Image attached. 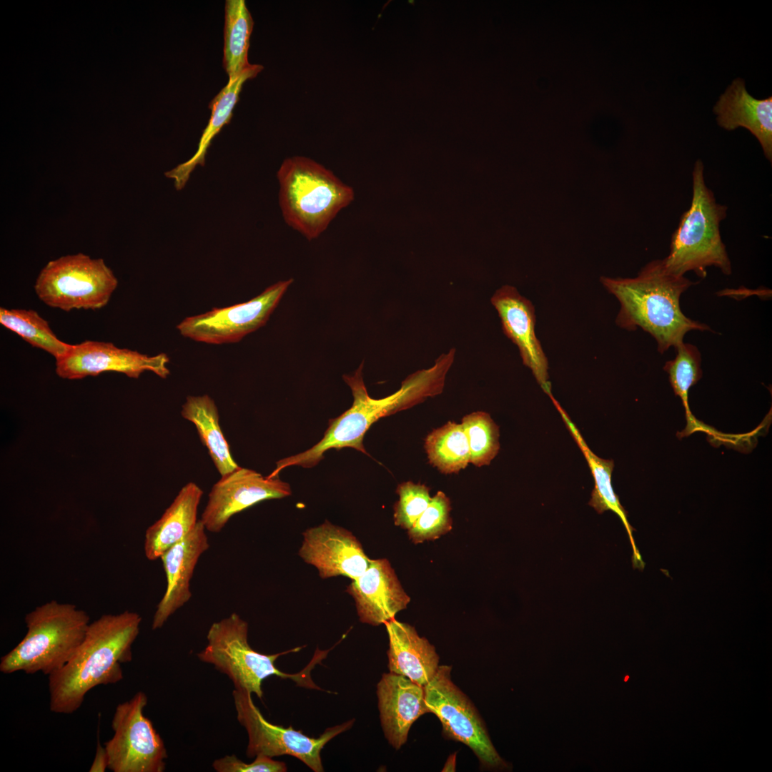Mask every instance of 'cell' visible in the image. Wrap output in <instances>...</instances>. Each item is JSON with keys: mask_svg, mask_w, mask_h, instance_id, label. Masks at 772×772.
Listing matches in <instances>:
<instances>
[{"mask_svg": "<svg viewBox=\"0 0 772 772\" xmlns=\"http://www.w3.org/2000/svg\"><path fill=\"white\" fill-rule=\"evenodd\" d=\"M456 754L457 753H454L447 758L442 771H455Z\"/></svg>", "mask_w": 772, "mask_h": 772, "instance_id": "e575fe53", "label": "cell"}, {"mask_svg": "<svg viewBox=\"0 0 772 772\" xmlns=\"http://www.w3.org/2000/svg\"><path fill=\"white\" fill-rule=\"evenodd\" d=\"M291 493L290 485L278 476L264 477L239 466L213 485L200 520L206 530L219 533L235 514L261 501L283 498Z\"/></svg>", "mask_w": 772, "mask_h": 772, "instance_id": "5bb4252c", "label": "cell"}, {"mask_svg": "<svg viewBox=\"0 0 772 772\" xmlns=\"http://www.w3.org/2000/svg\"><path fill=\"white\" fill-rule=\"evenodd\" d=\"M461 424L469 444L470 463L477 467L489 465L500 450L498 426L482 411L464 416Z\"/></svg>", "mask_w": 772, "mask_h": 772, "instance_id": "f1b7e54d", "label": "cell"}, {"mask_svg": "<svg viewBox=\"0 0 772 772\" xmlns=\"http://www.w3.org/2000/svg\"><path fill=\"white\" fill-rule=\"evenodd\" d=\"M292 282L279 281L246 302L188 317L177 329L185 337L207 344L239 342L265 325Z\"/></svg>", "mask_w": 772, "mask_h": 772, "instance_id": "7c38bea8", "label": "cell"}, {"mask_svg": "<svg viewBox=\"0 0 772 772\" xmlns=\"http://www.w3.org/2000/svg\"><path fill=\"white\" fill-rule=\"evenodd\" d=\"M0 323L31 346L46 351L56 360L64 356L72 345L60 340L49 322L33 310L1 307Z\"/></svg>", "mask_w": 772, "mask_h": 772, "instance_id": "83f0119b", "label": "cell"}, {"mask_svg": "<svg viewBox=\"0 0 772 772\" xmlns=\"http://www.w3.org/2000/svg\"><path fill=\"white\" fill-rule=\"evenodd\" d=\"M500 318L505 335L515 344L523 364L529 367L543 391L550 397L548 363L535 335V315L533 304L513 286L504 285L491 298Z\"/></svg>", "mask_w": 772, "mask_h": 772, "instance_id": "2e32d148", "label": "cell"}, {"mask_svg": "<svg viewBox=\"0 0 772 772\" xmlns=\"http://www.w3.org/2000/svg\"><path fill=\"white\" fill-rule=\"evenodd\" d=\"M117 285V278L103 259L78 253L49 261L40 271L34 290L48 306L68 312L101 309Z\"/></svg>", "mask_w": 772, "mask_h": 772, "instance_id": "ba28073f", "label": "cell"}, {"mask_svg": "<svg viewBox=\"0 0 772 772\" xmlns=\"http://www.w3.org/2000/svg\"><path fill=\"white\" fill-rule=\"evenodd\" d=\"M389 640V672L403 676L422 686L427 685L439 668V655L427 638L408 623L395 618L385 624Z\"/></svg>", "mask_w": 772, "mask_h": 772, "instance_id": "44dd1931", "label": "cell"}, {"mask_svg": "<svg viewBox=\"0 0 772 772\" xmlns=\"http://www.w3.org/2000/svg\"><path fill=\"white\" fill-rule=\"evenodd\" d=\"M27 631L22 640L0 659V671H22L49 676L61 669L83 641L90 617L71 603L46 602L24 618Z\"/></svg>", "mask_w": 772, "mask_h": 772, "instance_id": "5b68a950", "label": "cell"}, {"mask_svg": "<svg viewBox=\"0 0 772 772\" xmlns=\"http://www.w3.org/2000/svg\"><path fill=\"white\" fill-rule=\"evenodd\" d=\"M169 359L164 353L148 356L112 342L86 340L72 345L69 351L56 360V372L61 378L79 380L105 372H117L138 378L151 371L162 378L169 375Z\"/></svg>", "mask_w": 772, "mask_h": 772, "instance_id": "4fadbf2b", "label": "cell"}, {"mask_svg": "<svg viewBox=\"0 0 772 772\" xmlns=\"http://www.w3.org/2000/svg\"><path fill=\"white\" fill-rule=\"evenodd\" d=\"M718 124L726 129L739 127L748 129L759 142L765 157L772 160V97L758 99L746 90L743 79L737 78L721 95L713 107Z\"/></svg>", "mask_w": 772, "mask_h": 772, "instance_id": "ffe728a7", "label": "cell"}, {"mask_svg": "<svg viewBox=\"0 0 772 772\" xmlns=\"http://www.w3.org/2000/svg\"><path fill=\"white\" fill-rule=\"evenodd\" d=\"M217 772H285L287 770L283 761L272 758L257 756L251 763L241 761L235 755H226L212 763Z\"/></svg>", "mask_w": 772, "mask_h": 772, "instance_id": "d6a6232c", "label": "cell"}, {"mask_svg": "<svg viewBox=\"0 0 772 772\" xmlns=\"http://www.w3.org/2000/svg\"><path fill=\"white\" fill-rule=\"evenodd\" d=\"M425 448L430 464L445 474L457 473L470 462L467 438L462 424L448 422L426 437Z\"/></svg>", "mask_w": 772, "mask_h": 772, "instance_id": "4316f807", "label": "cell"}, {"mask_svg": "<svg viewBox=\"0 0 772 772\" xmlns=\"http://www.w3.org/2000/svg\"><path fill=\"white\" fill-rule=\"evenodd\" d=\"M703 172V164L698 159L692 174L690 208L683 214L671 237L670 252L663 259L667 269L678 276L693 271L704 278L706 268L712 266L726 275L732 272L720 232V224L726 217L727 207L716 202L713 192L705 182Z\"/></svg>", "mask_w": 772, "mask_h": 772, "instance_id": "8992f818", "label": "cell"}, {"mask_svg": "<svg viewBox=\"0 0 772 772\" xmlns=\"http://www.w3.org/2000/svg\"><path fill=\"white\" fill-rule=\"evenodd\" d=\"M253 19L244 0L225 3L223 66L229 79L235 77L252 64L248 50Z\"/></svg>", "mask_w": 772, "mask_h": 772, "instance_id": "484cf974", "label": "cell"}, {"mask_svg": "<svg viewBox=\"0 0 772 772\" xmlns=\"http://www.w3.org/2000/svg\"><path fill=\"white\" fill-rule=\"evenodd\" d=\"M237 719L247 733L246 755L249 758L283 755L300 760L315 772H322L321 751L337 735L350 729L355 719L327 728L320 737H310L291 726L284 728L268 722L254 704L252 694L233 690Z\"/></svg>", "mask_w": 772, "mask_h": 772, "instance_id": "30bf717a", "label": "cell"}, {"mask_svg": "<svg viewBox=\"0 0 772 772\" xmlns=\"http://www.w3.org/2000/svg\"><path fill=\"white\" fill-rule=\"evenodd\" d=\"M203 494L194 482L182 488L161 518L145 533L144 550L149 560L160 558L169 548L186 538L197 526L198 507Z\"/></svg>", "mask_w": 772, "mask_h": 772, "instance_id": "7402d4cb", "label": "cell"}, {"mask_svg": "<svg viewBox=\"0 0 772 772\" xmlns=\"http://www.w3.org/2000/svg\"><path fill=\"white\" fill-rule=\"evenodd\" d=\"M262 69V65L252 64L238 76L229 79L227 85L209 103L211 117L202 132L197 150L187 161L164 173L167 177L174 181L176 189L181 190L185 187L197 166L204 165L206 154L212 139L232 117L243 84L248 79L254 78Z\"/></svg>", "mask_w": 772, "mask_h": 772, "instance_id": "603a6c76", "label": "cell"}, {"mask_svg": "<svg viewBox=\"0 0 772 772\" xmlns=\"http://www.w3.org/2000/svg\"><path fill=\"white\" fill-rule=\"evenodd\" d=\"M141 622L139 614L125 610L102 615L90 623L74 656L48 676L50 711L73 713L93 688L122 681L121 664L132 659V646Z\"/></svg>", "mask_w": 772, "mask_h": 772, "instance_id": "6da1fadb", "label": "cell"}, {"mask_svg": "<svg viewBox=\"0 0 772 772\" xmlns=\"http://www.w3.org/2000/svg\"><path fill=\"white\" fill-rule=\"evenodd\" d=\"M181 415L195 425L202 442L207 448L221 476L239 467L231 455L229 445L220 427L217 407L208 395L188 396L182 407Z\"/></svg>", "mask_w": 772, "mask_h": 772, "instance_id": "d4e9b609", "label": "cell"}, {"mask_svg": "<svg viewBox=\"0 0 772 772\" xmlns=\"http://www.w3.org/2000/svg\"><path fill=\"white\" fill-rule=\"evenodd\" d=\"M450 501L446 495L438 491L408 530V536L415 544L434 540L451 530L452 520L450 515Z\"/></svg>", "mask_w": 772, "mask_h": 772, "instance_id": "4dcf8cb0", "label": "cell"}, {"mask_svg": "<svg viewBox=\"0 0 772 772\" xmlns=\"http://www.w3.org/2000/svg\"><path fill=\"white\" fill-rule=\"evenodd\" d=\"M148 698L143 691L117 706L114 735L104 743L108 769L113 772H163L168 757L163 739L144 715Z\"/></svg>", "mask_w": 772, "mask_h": 772, "instance_id": "8fae6325", "label": "cell"}, {"mask_svg": "<svg viewBox=\"0 0 772 772\" xmlns=\"http://www.w3.org/2000/svg\"><path fill=\"white\" fill-rule=\"evenodd\" d=\"M207 645L197 654L200 661L212 665L232 682L234 690L263 696V681L277 676L290 678L302 686L319 689L304 673H285L275 665L282 655L295 652V648L275 654H263L254 650L248 643V624L238 614L213 623L207 634Z\"/></svg>", "mask_w": 772, "mask_h": 772, "instance_id": "52a82bcc", "label": "cell"}, {"mask_svg": "<svg viewBox=\"0 0 772 772\" xmlns=\"http://www.w3.org/2000/svg\"><path fill=\"white\" fill-rule=\"evenodd\" d=\"M452 667L440 665L424 686L430 713L440 720L445 737L464 743L479 760L482 770L507 771L512 765L498 753L485 723L470 699L453 683Z\"/></svg>", "mask_w": 772, "mask_h": 772, "instance_id": "9c48e42d", "label": "cell"}, {"mask_svg": "<svg viewBox=\"0 0 772 772\" xmlns=\"http://www.w3.org/2000/svg\"><path fill=\"white\" fill-rule=\"evenodd\" d=\"M277 177L284 222L308 240L320 236L355 199L352 187L309 157L285 159Z\"/></svg>", "mask_w": 772, "mask_h": 772, "instance_id": "277c9868", "label": "cell"}, {"mask_svg": "<svg viewBox=\"0 0 772 772\" xmlns=\"http://www.w3.org/2000/svg\"><path fill=\"white\" fill-rule=\"evenodd\" d=\"M430 489L411 481L400 484L396 490L399 500L394 505V523L409 530L428 506Z\"/></svg>", "mask_w": 772, "mask_h": 772, "instance_id": "1f68e13d", "label": "cell"}, {"mask_svg": "<svg viewBox=\"0 0 772 772\" xmlns=\"http://www.w3.org/2000/svg\"><path fill=\"white\" fill-rule=\"evenodd\" d=\"M108 768V756L104 748V746H102L99 741H97V746L96 749V753L94 761L89 768L90 772H104Z\"/></svg>", "mask_w": 772, "mask_h": 772, "instance_id": "836d02e7", "label": "cell"}, {"mask_svg": "<svg viewBox=\"0 0 772 772\" xmlns=\"http://www.w3.org/2000/svg\"><path fill=\"white\" fill-rule=\"evenodd\" d=\"M600 281L620 303L617 325L647 332L655 340L660 354L682 343L691 330H711L683 313L681 296L694 282L669 272L663 259L648 263L635 277H602Z\"/></svg>", "mask_w": 772, "mask_h": 772, "instance_id": "3957f363", "label": "cell"}, {"mask_svg": "<svg viewBox=\"0 0 772 772\" xmlns=\"http://www.w3.org/2000/svg\"><path fill=\"white\" fill-rule=\"evenodd\" d=\"M302 535L299 555L315 567L322 579L342 575L353 580L370 565V559L357 538L328 520L307 529Z\"/></svg>", "mask_w": 772, "mask_h": 772, "instance_id": "9a60e30c", "label": "cell"}, {"mask_svg": "<svg viewBox=\"0 0 772 772\" xmlns=\"http://www.w3.org/2000/svg\"><path fill=\"white\" fill-rule=\"evenodd\" d=\"M675 348V358L667 361L663 369L669 375V381L675 395L681 397L686 414L690 417L688 390L702 377L701 353L695 345L683 342Z\"/></svg>", "mask_w": 772, "mask_h": 772, "instance_id": "f546056e", "label": "cell"}, {"mask_svg": "<svg viewBox=\"0 0 772 772\" xmlns=\"http://www.w3.org/2000/svg\"><path fill=\"white\" fill-rule=\"evenodd\" d=\"M347 592L355 600L360 622L374 626L395 618L410 602L385 558L370 559L367 569L352 580Z\"/></svg>", "mask_w": 772, "mask_h": 772, "instance_id": "e0dca14e", "label": "cell"}, {"mask_svg": "<svg viewBox=\"0 0 772 772\" xmlns=\"http://www.w3.org/2000/svg\"><path fill=\"white\" fill-rule=\"evenodd\" d=\"M209 548L206 529L200 519L195 528L160 557L167 585L154 614L152 628H161L192 597L190 580L201 555Z\"/></svg>", "mask_w": 772, "mask_h": 772, "instance_id": "ac0fdd59", "label": "cell"}, {"mask_svg": "<svg viewBox=\"0 0 772 772\" xmlns=\"http://www.w3.org/2000/svg\"><path fill=\"white\" fill-rule=\"evenodd\" d=\"M377 697L384 735L398 750L407 742L414 722L430 713L425 701L424 686L403 676L385 673L377 684Z\"/></svg>", "mask_w": 772, "mask_h": 772, "instance_id": "d6986e66", "label": "cell"}, {"mask_svg": "<svg viewBox=\"0 0 772 772\" xmlns=\"http://www.w3.org/2000/svg\"><path fill=\"white\" fill-rule=\"evenodd\" d=\"M362 364L352 375H343L353 396L352 406L340 416L330 419L323 437L312 447L278 461L269 477L290 466L310 468L315 466L330 449L352 447L367 454L363 439L371 425L379 419L408 409L422 402L428 397L440 395L444 388L447 368L444 363L435 361L427 369L410 375L395 393L380 399H374L367 393L364 384Z\"/></svg>", "mask_w": 772, "mask_h": 772, "instance_id": "7a4b0ae2", "label": "cell"}, {"mask_svg": "<svg viewBox=\"0 0 772 772\" xmlns=\"http://www.w3.org/2000/svg\"><path fill=\"white\" fill-rule=\"evenodd\" d=\"M550 399L559 413L561 415L567 428L569 430L579 448L581 450L590 469L595 482V487L591 493L589 505L599 514H601L606 510H610L620 518L626 530L632 547L633 566L634 568L643 569L645 563L635 545L633 535L634 529L630 525L627 518V512L621 505L619 498L615 493L611 484V475L614 467L613 460L603 459L595 455L588 447L578 427L571 421L569 416L558 402L554 397H552Z\"/></svg>", "mask_w": 772, "mask_h": 772, "instance_id": "cb8c5ba5", "label": "cell"}]
</instances>
